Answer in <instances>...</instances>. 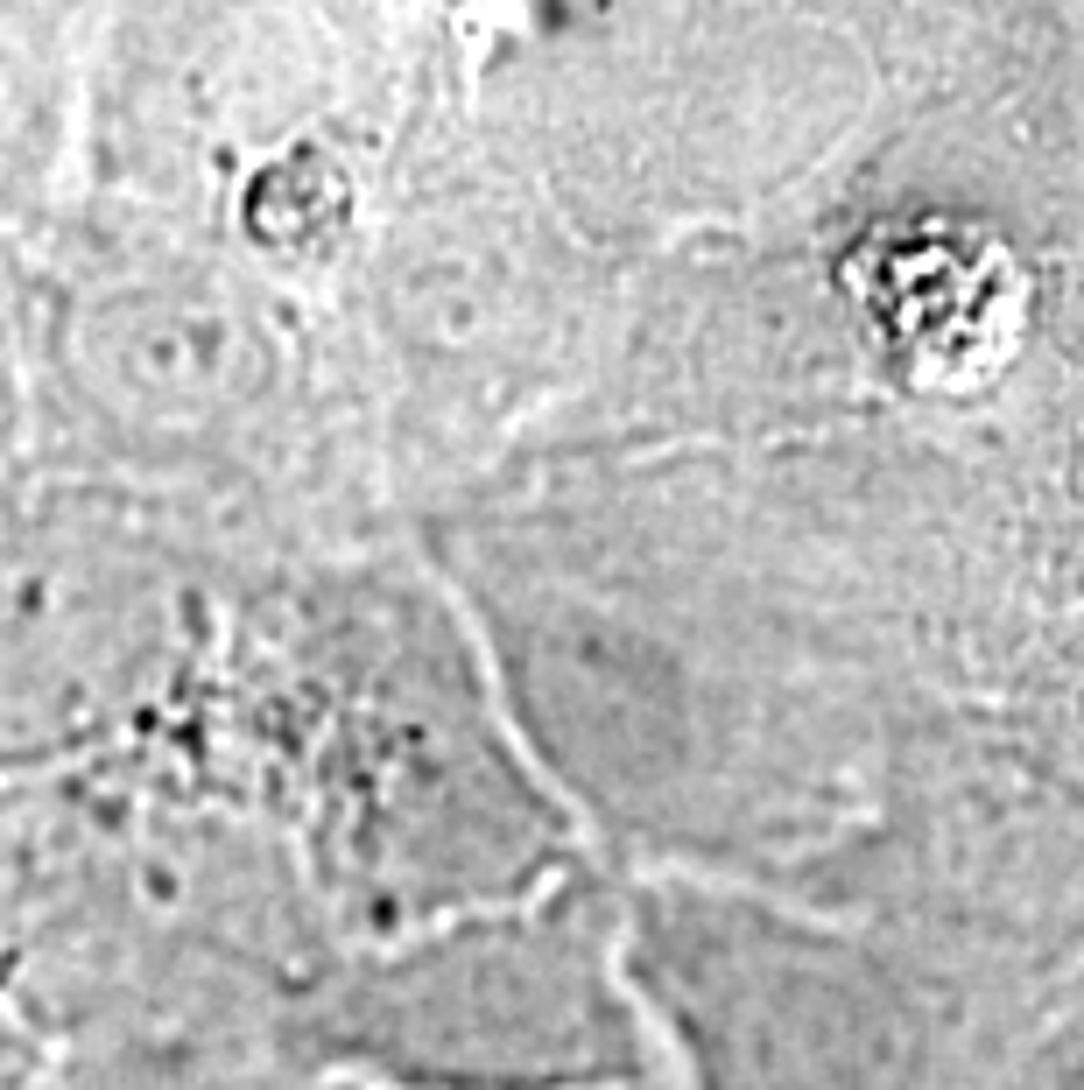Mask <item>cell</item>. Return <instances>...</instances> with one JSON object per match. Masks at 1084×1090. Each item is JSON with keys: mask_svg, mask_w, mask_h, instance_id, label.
I'll return each instance as SVG.
<instances>
[{"mask_svg": "<svg viewBox=\"0 0 1084 1090\" xmlns=\"http://www.w3.org/2000/svg\"><path fill=\"white\" fill-rule=\"evenodd\" d=\"M289 1055L303 1077L388 1090H662L641 992L514 950L346 985L310 1006Z\"/></svg>", "mask_w": 1084, "mask_h": 1090, "instance_id": "6da1fadb", "label": "cell"}, {"mask_svg": "<svg viewBox=\"0 0 1084 1090\" xmlns=\"http://www.w3.org/2000/svg\"><path fill=\"white\" fill-rule=\"evenodd\" d=\"M986 1090H1084V999L1000 1049Z\"/></svg>", "mask_w": 1084, "mask_h": 1090, "instance_id": "3957f363", "label": "cell"}, {"mask_svg": "<svg viewBox=\"0 0 1084 1090\" xmlns=\"http://www.w3.org/2000/svg\"><path fill=\"white\" fill-rule=\"evenodd\" d=\"M662 1041V1090H986L1000 1041L923 999L852 978L634 985Z\"/></svg>", "mask_w": 1084, "mask_h": 1090, "instance_id": "7a4b0ae2", "label": "cell"}]
</instances>
